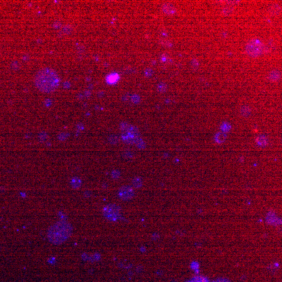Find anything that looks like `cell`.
Masks as SVG:
<instances>
[{"label": "cell", "mask_w": 282, "mask_h": 282, "mask_svg": "<svg viewBox=\"0 0 282 282\" xmlns=\"http://www.w3.org/2000/svg\"><path fill=\"white\" fill-rule=\"evenodd\" d=\"M213 282H230V281L226 278H218Z\"/></svg>", "instance_id": "4316f807"}, {"label": "cell", "mask_w": 282, "mask_h": 282, "mask_svg": "<svg viewBox=\"0 0 282 282\" xmlns=\"http://www.w3.org/2000/svg\"><path fill=\"white\" fill-rule=\"evenodd\" d=\"M162 11L167 15H174L176 12V7L170 3H165L162 6Z\"/></svg>", "instance_id": "52a82bcc"}, {"label": "cell", "mask_w": 282, "mask_h": 282, "mask_svg": "<svg viewBox=\"0 0 282 282\" xmlns=\"http://www.w3.org/2000/svg\"><path fill=\"white\" fill-rule=\"evenodd\" d=\"M226 139V135L224 133H218L216 137V141L218 143H222Z\"/></svg>", "instance_id": "e0dca14e"}, {"label": "cell", "mask_w": 282, "mask_h": 282, "mask_svg": "<svg viewBox=\"0 0 282 282\" xmlns=\"http://www.w3.org/2000/svg\"><path fill=\"white\" fill-rule=\"evenodd\" d=\"M134 190L130 186H123L120 188L118 194L120 199L123 201H129L134 196Z\"/></svg>", "instance_id": "5b68a950"}, {"label": "cell", "mask_w": 282, "mask_h": 282, "mask_svg": "<svg viewBox=\"0 0 282 282\" xmlns=\"http://www.w3.org/2000/svg\"><path fill=\"white\" fill-rule=\"evenodd\" d=\"M122 155H123V156L124 158L130 159H132L133 157H134V153L131 152V151H126V152H124Z\"/></svg>", "instance_id": "d4e9b609"}, {"label": "cell", "mask_w": 282, "mask_h": 282, "mask_svg": "<svg viewBox=\"0 0 282 282\" xmlns=\"http://www.w3.org/2000/svg\"><path fill=\"white\" fill-rule=\"evenodd\" d=\"M102 214L109 221H117L121 216V207L115 204H107L102 209Z\"/></svg>", "instance_id": "3957f363"}, {"label": "cell", "mask_w": 282, "mask_h": 282, "mask_svg": "<svg viewBox=\"0 0 282 282\" xmlns=\"http://www.w3.org/2000/svg\"><path fill=\"white\" fill-rule=\"evenodd\" d=\"M256 142L259 145L262 146L266 145L267 144V139L265 137H263V136L256 137Z\"/></svg>", "instance_id": "2e32d148"}, {"label": "cell", "mask_w": 282, "mask_h": 282, "mask_svg": "<svg viewBox=\"0 0 282 282\" xmlns=\"http://www.w3.org/2000/svg\"><path fill=\"white\" fill-rule=\"evenodd\" d=\"M154 74V71L150 68H147L144 71V74L146 77H150Z\"/></svg>", "instance_id": "603a6c76"}, {"label": "cell", "mask_w": 282, "mask_h": 282, "mask_svg": "<svg viewBox=\"0 0 282 282\" xmlns=\"http://www.w3.org/2000/svg\"><path fill=\"white\" fill-rule=\"evenodd\" d=\"M245 50L249 56L254 58L257 57L262 53L263 45L260 40L252 39L247 45Z\"/></svg>", "instance_id": "277c9868"}, {"label": "cell", "mask_w": 282, "mask_h": 282, "mask_svg": "<svg viewBox=\"0 0 282 282\" xmlns=\"http://www.w3.org/2000/svg\"><path fill=\"white\" fill-rule=\"evenodd\" d=\"M60 78L54 69L46 67L40 69L35 76V84L39 91L51 93L56 90L60 84Z\"/></svg>", "instance_id": "6da1fadb"}, {"label": "cell", "mask_w": 282, "mask_h": 282, "mask_svg": "<svg viewBox=\"0 0 282 282\" xmlns=\"http://www.w3.org/2000/svg\"><path fill=\"white\" fill-rule=\"evenodd\" d=\"M73 230V226L67 221H57L48 229V240L53 245H60L71 236Z\"/></svg>", "instance_id": "7a4b0ae2"}, {"label": "cell", "mask_w": 282, "mask_h": 282, "mask_svg": "<svg viewBox=\"0 0 282 282\" xmlns=\"http://www.w3.org/2000/svg\"><path fill=\"white\" fill-rule=\"evenodd\" d=\"M71 184L73 188L74 189H78L80 188L82 185V181L78 177H74L72 179L71 182Z\"/></svg>", "instance_id": "8fae6325"}, {"label": "cell", "mask_w": 282, "mask_h": 282, "mask_svg": "<svg viewBox=\"0 0 282 282\" xmlns=\"http://www.w3.org/2000/svg\"><path fill=\"white\" fill-rule=\"evenodd\" d=\"M226 2L229 4H236L237 3H238L239 1H226Z\"/></svg>", "instance_id": "f1b7e54d"}, {"label": "cell", "mask_w": 282, "mask_h": 282, "mask_svg": "<svg viewBox=\"0 0 282 282\" xmlns=\"http://www.w3.org/2000/svg\"><path fill=\"white\" fill-rule=\"evenodd\" d=\"M119 76L116 73H114V74H111L110 75H109L108 77H107V82L110 83V84H113L115 83L116 82L118 79H119Z\"/></svg>", "instance_id": "5bb4252c"}, {"label": "cell", "mask_w": 282, "mask_h": 282, "mask_svg": "<svg viewBox=\"0 0 282 282\" xmlns=\"http://www.w3.org/2000/svg\"><path fill=\"white\" fill-rule=\"evenodd\" d=\"M191 282H207L205 278L202 277H197L193 278Z\"/></svg>", "instance_id": "484cf974"}, {"label": "cell", "mask_w": 282, "mask_h": 282, "mask_svg": "<svg viewBox=\"0 0 282 282\" xmlns=\"http://www.w3.org/2000/svg\"><path fill=\"white\" fill-rule=\"evenodd\" d=\"M281 78V73L278 70H273L270 72L269 79L271 82H276Z\"/></svg>", "instance_id": "ba28073f"}, {"label": "cell", "mask_w": 282, "mask_h": 282, "mask_svg": "<svg viewBox=\"0 0 282 282\" xmlns=\"http://www.w3.org/2000/svg\"><path fill=\"white\" fill-rule=\"evenodd\" d=\"M270 11L272 15H278L281 12V7L278 5L274 4L271 6Z\"/></svg>", "instance_id": "7c38bea8"}, {"label": "cell", "mask_w": 282, "mask_h": 282, "mask_svg": "<svg viewBox=\"0 0 282 282\" xmlns=\"http://www.w3.org/2000/svg\"><path fill=\"white\" fill-rule=\"evenodd\" d=\"M132 183L133 187L136 189H140L143 186V181L142 178L137 176L133 179Z\"/></svg>", "instance_id": "30bf717a"}, {"label": "cell", "mask_w": 282, "mask_h": 282, "mask_svg": "<svg viewBox=\"0 0 282 282\" xmlns=\"http://www.w3.org/2000/svg\"><path fill=\"white\" fill-rule=\"evenodd\" d=\"M129 125H130V124H129L128 122H122L121 123H120V130L122 132H126Z\"/></svg>", "instance_id": "7402d4cb"}, {"label": "cell", "mask_w": 282, "mask_h": 282, "mask_svg": "<svg viewBox=\"0 0 282 282\" xmlns=\"http://www.w3.org/2000/svg\"><path fill=\"white\" fill-rule=\"evenodd\" d=\"M167 85L164 82L159 83L157 86V91L161 93H164L167 91Z\"/></svg>", "instance_id": "4fadbf2b"}, {"label": "cell", "mask_w": 282, "mask_h": 282, "mask_svg": "<svg viewBox=\"0 0 282 282\" xmlns=\"http://www.w3.org/2000/svg\"><path fill=\"white\" fill-rule=\"evenodd\" d=\"M240 113L241 115L244 116H247L250 113V109L248 106L242 107L240 109Z\"/></svg>", "instance_id": "d6986e66"}, {"label": "cell", "mask_w": 282, "mask_h": 282, "mask_svg": "<svg viewBox=\"0 0 282 282\" xmlns=\"http://www.w3.org/2000/svg\"><path fill=\"white\" fill-rule=\"evenodd\" d=\"M136 145H137V148H138L139 149H140V150H144L146 147V144L145 142L142 139H140L137 142Z\"/></svg>", "instance_id": "ac0fdd59"}, {"label": "cell", "mask_w": 282, "mask_h": 282, "mask_svg": "<svg viewBox=\"0 0 282 282\" xmlns=\"http://www.w3.org/2000/svg\"><path fill=\"white\" fill-rule=\"evenodd\" d=\"M121 137L122 140L125 143L129 144H136V143H137L133 137H131V135L129 134L128 133H127L126 132H122Z\"/></svg>", "instance_id": "9c48e42d"}, {"label": "cell", "mask_w": 282, "mask_h": 282, "mask_svg": "<svg viewBox=\"0 0 282 282\" xmlns=\"http://www.w3.org/2000/svg\"><path fill=\"white\" fill-rule=\"evenodd\" d=\"M131 100L133 104H137L141 102V98L138 95L134 94L132 96V97L131 98Z\"/></svg>", "instance_id": "ffe728a7"}, {"label": "cell", "mask_w": 282, "mask_h": 282, "mask_svg": "<svg viewBox=\"0 0 282 282\" xmlns=\"http://www.w3.org/2000/svg\"><path fill=\"white\" fill-rule=\"evenodd\" d=\"M221 128H222L221 129H222L223 130L227 131L228 130H229V129L230 128V126L229 124L225 123H224L223 124V126H222Z\"/></svg>", "instance_id": "83f0119b"}, {"label": "cell", "mask_w": 282, "mask_h": 282, "mask_svg": "<svg viewBox=\"0 0 282 282\" xmlns=\"http://www.w3.org/2000/svg\"><path fill=\"white\" fill-rule=\"evenodd\" d=\"M126 132L128 133L129 134L133 137L137 143L141 139V137H140V133L139 131V129L137 128V126H132V125L130 124L128 128L127 129V130H126Z\"/></svg>", "instance_id": "8992f818"}, {"label": "cell", "mask_w": 282, "mask_h": 282, "mask_svg": "<svg viewBox=\"0 0 282 282\" xmlns=\"http://www.w3.org/2000/svg\"><path fill=\"white\" fill-rule=\"evenodd\" d=\"M108 141L111 144L115 145L117 144L119 141V138L116 135H111L108 137Z\"/></svg>", "instance_id": "9a60e30c"}, {"label": "cell", "mask_w": 282, "mask_h": 282, "mask_svg": "<svg viewBox=\"0 0 282 282\" xmlns=\"http://www.w3.org/2000/svg\"><path fill=\"white\" fill-rule=\"evenodd\" d=\"M121 176V172L118 170H113L111 172V176L114 179H118Z\"/></svg>", "instance_id": "44dd1931"}, {"label": "cell", "mask_w": 282, "mask_h": 282, "mask_svg": "<svg viewBox=\"0 0 282 282\" xmlns=\"http://www.w3.org/2000/svg\"><path fill=\"white\" fill-rule=\"evenodd\" d=\"M199 62L197 59H193L192 60L191 62V66L192 69H194V70H197L198 67H199Z\"/></svg>", "instance_id": "cb8c5ba5"}]
</instances>
